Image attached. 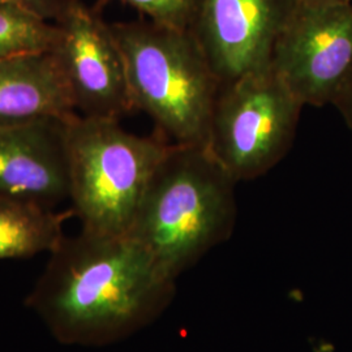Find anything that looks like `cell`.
Here are the masks:
<instances>
[{"label":"cell","mask_w":352,"mask_h":352,"mask_svg":"<svg viewBox=\"0 0 352 352\" xmlns=\"http://www.w3.org/2000/svg\"><path fill=\"white\" fill-rule=\"evenodd\" d=\"M331 104H334L338 109L346 124L352 131V74Z\"/></svg>","instance_id":"9a60e30c"},{"label":"cell","mask_w":352,"mask_h":352,"mask_svg":"<svg viewBox=\"0 0 352 352\" xmlns=\"http://www.w3.org/2000/svg\"><path fill=\"white\" fill-rule=\"evenodd\" d=\"M59 26L21 7L0 3V62L52 51Z\"/></svg>","instance_id":"7c38bea8"},{"label":"cell","mask_w":352,"mask_h":352,"mask_svg":"<svg viewBox=\"0 0 352 352\" xmlns=\"http://www.w3.org/2000/svg\"><path fill=\"white\" fill-rule=\"evenodd\" d=\"M110 26L133 110L146 113L168 142L206 148L221 81L192 32L148 19Z\"/></svg>","instance_id":"3957f363"},{"label":"cell","mask_w":352,"mask_h":352,"mask_svg":"<svg viewBox=\"0 0 352 352\" xmlns=\"http://www.w3.org/2000/svg\"><path fill=\"white\" fill-rule=\"evenodd\" d=\"M302 104L270 67L221 84L208 151L239 183L264 175L289 151Z\"/></svg>","instance_id":"5b68a950"},{"label":"cell","mask_w":352,"mask_h":352,"mask_svg":"<svg viewBox=\"0 0 352 352\" xmlns=\"http://www.w3.org/2000/svg\"><path fill=\"white\" fill-rule=\"evenodd\" d=\"M52 49L81 116L119 120L133 110L126 64L101 8L82 0L62 20Z\"/></svg>","instance_id":"52a82bcc"},{"label":"cell","mask_w":352,"mask_h":352,"mask_svg":"<svg viewBox=\"0 0 352 352\" xmlns=\"http://www.w3.org/2000/svg\"><path fill=\"white\" fill-rule=\"evenodd\" d=\"M72 209L55 212L36 202L0 196V261L51 253L63 240Z\"/></svg>","instance_id":"8fae6325"},{"label":"cell","mask_w":352,"mask_h":352,"mask_svg":"<svg viewBox=\"0 0 352 352\" xmlns=\"http://www.w3.org/2000/svg\"><path fill=\"white\" fill-rule=\"evenodd\" d=\"M298 0H199L189 30L221 84L266 69Z\"/></svg>","instance_id":"ba28073f"},{"label":"cell","mask_w":352,"mask_h":352,"mask_svg":"<svg viewBox=\"0 0 352 352\" xmlns=\"http://www.w3.org/2000/svg\"><path fill=\"white\" fill-rule=\"evenodd\" d=\"M78 116L51 51L0 62V126L45 119L72 122Z\"/></svg>","instance_id":"30bf717a"},{"label":"cell","mask_w":352,"mask_h":352,"mask_svg":"<svg viewBox=\"0 0 352 352\" xmlns=\"http://www.w3.org/2000/svg\"><path fill=\"white\" fill-rule=\"evenodd\" d=\"M49 254L25 302L65 346L124 340L158 318L175 295V279L128 234L81 228Z\"/></svg>","instance_id":"6da1fadb"},{"label":"cell","mask_w":352,"mask_h":352,"mask_svg":"<svg viewBox=\"0 0 352 352\" xmlns=\"http://www.w3.org/2000/svg\"><path fill=\"white\" fill-rule=\"evenodd\" d=\"M347 1H352V0H347Z\"/></svg>","instance_id":"2e32d148"},{"label":"cell","mask_w":352,"mask_h":352,"mask_svg":"<svg viewBox=\"0 0 352 352\" xmlns=\"http://www.w3.org/2000/svg\"><path fill=\"white\" fill-rule=\"evenodd\" d=\"M236 182L205 146L171 144L151 177L128 235L177 280L231 238Z\"/></svg>","instance_id":"7a4b0ae2"},{"label":"cell","mask_w":352,"mask_h":352,"mask_svg":"<svg viewBox=\"0 0 352 352\" xmlns=\"http://www.w3.org/2000/svg\"><path fill=\"white\" fill-rule=\"evenodd\" d=\"M111 0H100L102 8ZM128 6L155 24L176 29H189L193 21L199 0H116Z\"/></svg>","instance_id":"4fadbf2b"},{"label":"cell","mask_w":352,"mask_h":352,"mask_svg":"<svg viewBox=\"0 0 352 352\" xmlns=\"http://www.w3.org/2000/svg\"><path fill=\"white\" fill-rule=\"evenodd\" d=\"M171 142L139 136L113 119L78 116L67 128L69 200L81 228L126 235Z\"/></svg>","instance_id":"277c9868"},{"label":"cell","mask_w":352,"mask_h":352,"mask_svg":"<svg viewBox=\"0 0 352 352\" xmlns=\"http://www.w3.org/2000/svg\"><path fill=\"white\" fill-rule=\"evenodd\" d=\"M80 1L81 0H0V3L21 7L51 23L62 20Z\"/></svg>","instance_id":"5bb4252c"},{"label":"cell","mask_w":352,"mask_h":352,"mask_svg":"<svg viewBox=\"0 0 352 352\" xmlns=\"http://www.w3.org/2000/svg\"><path fill=\"white\" fill-rule=\"evenodd\" d=\"M269 67L304 106L331 104L352 74V1L298 0Z\"/></svg>","instance_id":"8992f818"},{"label":"cell","mask_w":352,"mask_h":352,"mask_svg":"<svg viewBox=\"0 0 352 352\" xmlns=\"http://www.w3.org/2000/svg\"><path fill=\"white\" fill-rule=\"evenodd\" d=\"M68 123L45 119L0 126V196L49 208L69 199Z\"/></svg>","instance_id":"9c48e42d"}]
</instances>
